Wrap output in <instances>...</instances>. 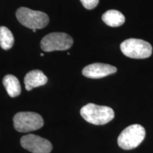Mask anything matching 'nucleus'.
Segmentation results:
<instances>
[{
    "label": "nucleus",
    "mask_w": 153,
    "mask_h": 153,
    "mask_svg": "<svg viewBox=\"0 0 153 153\" xmlns=\"http://www.w3.org/2000/svg\"><path fill=\"white\" fill-rule=\"evenodd\" d=\"M80 114L86 121L94 125H104L114 118V111L111 108L88 104L80 110Z\"/></svg>",
    "instance_id": "f257e3e1"
},
{
    "label": "nucleus",
    "mask_w": 153,
    "mask_h": 153,
    "mask_svg": "<svg viewBox=\"0 0 153 153\" xmlns=\"http://www.w3.org/2000/svg\"><path fill=\"white\" fill-rule=\"evenodd\" d=\"M16 18L23 26L30 29H41L49 23V17L45 13L34 11L26 7H21L16 13Z\"/></svg>",
    "instance_id": "f03ea898"
},
{
    "label": "nucleus",
    "mask_w": 153,
    "mask_h": 153,
    "mask_svg": "<svg viewBox=\"0 0 153 153\" xmlns=\"http://www.w3.org/2000/svg\"><path fill=\"white\" fill-rule=\"evenodd\" d=\"M145 130L139 124H133L120 133L118 137V145L123 150H129L137 148L145 137Z\"/></svg>",
    "instance_id": "7ed1b4c3"
},
{
    "label": "nucleus",
    "mask_w": 153,
    "mask_h": 153,
    "mask_svg": "<svg viewBox=\"0 0 153 153\" xmlns=\"http://www.w3.org/2000/svg\"><path fill=\"white\" fill-rule=\"evenodd\" d=\"M120 50L126 56L134 59L148 58L152 55V48L148 42L137 38H129L120 44Z\"/></svg>",
    "instance_id": "20e7f679"
},
{
    "label": "nucleus",
    "mask_w": 153,
    "mask_h": 153,
    "mask_svg": "<svg viewBox=\"0 0 153 153\" xmlns=\"http://www.w3.org/2000/svg\"><path fill=\"white\" fill-rule=\"evenodd\" d=\"M13 120L14 128L20 133L36 131L43 127L44 124L41 115L34 112H19Z\"/></svg>",
    "instance_id": "39448f33"
},
{
    "label": "nucleus",
    "mask_w": 153,
    "mask_h": 153,
    "mask_svg": "<svg viewBox=\"0 0 153 153\" xmlns=\"http://www.w3.org/2000/svg\"><path fill=\"white\" fill-rule=\"evenodd\" d=\"M73 44V39L65 33L55 32L48 34L41 42V49L45 52L55 51H66Z\"/></svg>",
    "instance_id": "423d86ee"
},
{
    "label": "nucleus",
    "mask_w": 153,
    "mask_h": 153,
    "mask_svg": "<svg viewBox=\"0 0 153 153\" xmlns=\"http://www.w3.org/2000/svg\"><path fill=\"white\" fill-rule=\"evenodd\" d=\"M21 145L32 153H50L53 149V145L49 140L33 134L23 136Z\"/></svg>",
    "instance_id": "0eeeda50"
},
{
    "label": "nucleus",
    "mask_w": 153,
    "mask_h": 153,
    "mask_svg": "<svg viewBox=\"0 0 153 153\" xmlns=\"http://www.w3.org/2000/svg\"><path fill=\"white\" fill-rule=\"evenodd\" d=\"M117 71L116 67L104 63H93L86 66L82 70L84 76L91 79H99L114 74Z\"/></svg>",
    "instance_id": "6e6552de"
},
{
    "label": "nucleus",
    "mask_w": 153,
    "mask_h": 153,
    "mask_svg": "<svg viewBox=\"0 0 153 153\" xmlns=\"http://www.w3.org/2000/svg\"><path fill=\"white\" fill-rule=\"evenodd\" d=\"M48 82L47 76L41 70H34L26 74L24 78V85L26 90L30 91L33 88L45 85Z\"/></svg>",
    "instance_id": "1a4fd4ad"
},
{
    "label": "nucleus",
    "mask_w": 153,
    "mask_h": 153,
    "mask_svg": "<svg viewBox=\"0 0 153 153\" xmlns=\"http://www.w3.org/2000/svg\"><path fill=\"white\" fill-rule=\"evenodd\" d=\"M3 85L9 97L13 98L16 97L22 92L20 82L16 76L12 74H7L4 77Z\"/></svg>",
    "instance_id": "9d476101"
},
{
    "label": "nucleus",
    "mask_w": 153,
    "mask_h": 153,
    "mask_svg": "<svg viewBox=\"0 0 153 153\" xmlns=\"http://www.w3.org/2000/svg\"><path fill=\"white\" fill-rule=\"evenodd\" d=\"M102 20L105 24L111 27H118L125 22V16L117 10H108L102 15Z\"/></svg>",
    "instance_id": "9b49d317"
},
{
    "label": "nucleus",
    "mask_w": 153,
    "mask_h": 153,
    "mask_svg": "<svg viewBox=\"0 0 153 153\" xmlns=\"http://www.w3.org/2000/svg\"><path fill=\"white\" fill-rule=\"evenodd\" d=\"M14 43V38L8 28L0 26V46L5 51L11 48Z\"/></svg>",
    "instance_id": "f8f14e48"
},
{
    "label": "nucleus",
    "mask_w": 153,
    "mask_h": 153,
    "mask_svg": "<svg viewBox=\"0 0 153 153\" xmlns=\"http://www.w3.org/2000/svg\"><path fill=\"white\" fill-rule=\"evenodd\" d=\"M80 1L86 9L91 10L98 5L99 0H80Z\"/></svg>",
    "instance_id": "ddd939ff"
},
{
    "label": "nucleus",
    "mask_w": 153,
    "mask_h": 153,
    "mask_svg": "<svg viewBox=\"0 0 153 153\" xmlns=\"http://www.w3.org/2000/svg\"><path fill=\"white\" fill-rule=\"evenodd\" d=\"M36 29H33V32H36Z\"/></svg>",
    "instance_id": "4468645a"
}]
</instances>
